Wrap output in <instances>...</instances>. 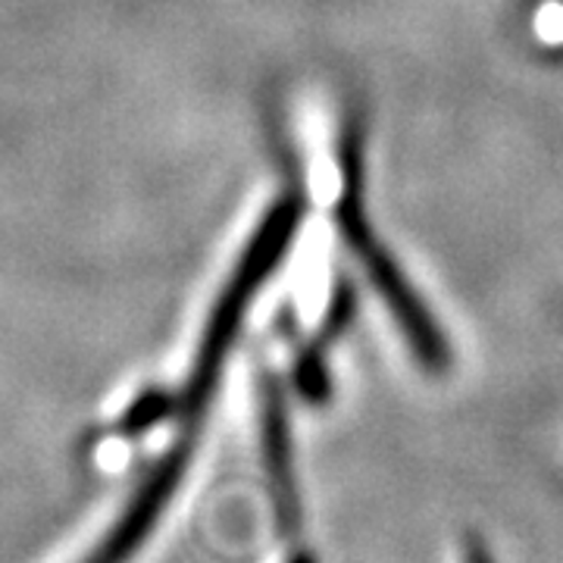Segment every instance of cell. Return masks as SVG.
<instances>
[{
  "label": "cell",
  "mask_w": 563,
  "mask_h": 563,
  "mask_svg": "<svg viewBox=\"0 0 563 563\" xmlns=\"http://www.w3.org/2000/svg\"><path fill=\"white\" fill-rule=\"evenodd\" d=\"M301 198L285 195L279 203L269 207V213L261 220L251 244L244 247L242 261L235 266L232 279L213 307V313H210L201 351H198V361H195L191 379H188V391H185V420L188 422H198L203 417L207 404L213 398V388L220 383L222 363L239 339L244 313H247L251 301L257 298L263 282L269 279V273L285 261L288 247L301 229Z\"/></svg>",
  "instance_id": "6da1fadb"
},
{
  "label": "cell",
  "mask_w": 563,
  "mask_h": 563,
  "mask_svg": "<svg viewBox=\"0 0 563 563\" xmlns=\"http://www.w3.org/2000/svg\"><path fill=\"white\" fill-rule=\"evenodd\" d=\"M344 242L351 244V251L361 257L366 276L373 282V288L379 291V298L388 307V313L395 317L404 339L410 344L413 357L432 369V373H444L451 366V347L444 339L442 325L432 317V310L426 307L417 288L407 282L404 269L395 263V257L383 247V242L369 232V225L347 235Z\"/></svg>",
  "instance_id": "7a4b0ae2"
},
{
  "label": "cell",
  "mask_w": 563,
  "mask_h": 563,
  "mask_svg": "<svg viewBox=\"0 0 563 563\" xmlns=\"http://www.w3.org/2000/svg\"><path fill=\"white\" fill-rule=\"evenodd\" d=\"M263 457L269 479L276 485L282 517H295L298 501H295V476H291V432H288V413H285V398H282L279 383L273 376L263 379Z\"/></svg>",
  "instance_id": "3957f363"
},
{
  "label": "cell",
  "mask_w": 563,
  "mask_h": 563,
  "mask_svg": "<svg viewBox=\"0 0 563 563\" xmlns=\"http://www.w3.org/2000/svg\"><path fill=\"white\" fill-rule=\"evenodd\" d=\"M295 383L301 388L303 398H310L313 404H320L322 398H329V369H325V357H322L320 344H310L301 357H298Z\"/></svg>",
  "instance_id": "277c9868"
},
{
  "label": "cell",
  "mask_w": 563,
  "mask_h": 563,
  "mask_svg": "<svg viewBox=\"0 0 563 563\" xmlns=\"http://www.w3.org/2000/svg\"><path fill=\"white\" fill-rule=\"evenodd\" d=\"M354 310H357V291H354L351 282H342V285L332 291V301H329V310H325V317H322L317 344L322 347V344H329L332 339H339L344 329L351 325V320H354Z\"/></svg>",
  "instance_id": "5b68a950"
},
{
  "label": "cell",
  "mask_w": 563,
  "mask_h": 563,
  "mask_svg": "<svg viewBox=\"0 0 563 563\" xmlns=\"http://www.w3.org/2000/svg\"><path fill=\"white\" fill-rule=\"evenodd\" d=\"M463 563H495V561H492L488 548H485L479 539H470L466 548H463Z\"/></svg>",
  "instance_id": "8992f818"
}]
</instances>
